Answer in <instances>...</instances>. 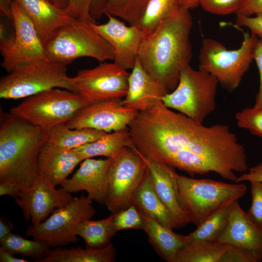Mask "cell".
<instances>
[{
  "mask_svg": "<svg viewBox=\"0 0 262 262\" xmlns=\"http://www.w3.org/2000/svg\"><path fill=\"white\" fill-rule=\"evenodd\" d=\"M129 130L135 147L147 159L191 176L213 172L234 182V172L248 170L245 148L228 126H204L162 102L139 112Z\"/></svg>",
  "mask_w": 262,
  "mask_h": 262,
  "instance_id": "1",
  "label": "cell"
},
{
  "mask_svg": "<svg viewBox=\"0 0 262 262\" xmlns=\"http://www.w3.org/2000/svg\"><path fill=\"white\" fill-rule=\"evenodd\" d=\"M190 10L180 5L144 37L138 60L145 71L169 92L177 86L181 71L192 58Z\"/></svg>",
  "mask_w": 262,
  "mask_h": 262,
  "instance_id": "2",
  "label": "cell"
},
{
  "mask_svg": "<svg viewBox=\"0 0 262 262\" xmlns=\"http://www.w3.org/2000/svg\"><path fill=\"white\" fill-rule=\"evenodd\" d=\"M48 137L45 129L1 110L0 182L10 183L20 192L29 188L39 175V154Z\"/></svg>",
  "mask_w": 262,
  "mask_h": 262,
  "instance_id": "3",
  "label": "cell"
},
{
  "mask_svg": "<svg viewBox=\"0 0 262 262\" xmlns=\"http://www.w3.org/2000/svg\"><path fill=\"white\" fill-rule=\"evenodd\" d=\"M176 182L180 205L196 227L217 210L238 201L247 191L243 183L196 179L177 173Z\"/></svg>",
  "mask_w": 262,
  "mask_h": 262,
  "instance_id": "4",
  "label": "cell"
},
{
  "mask_svg": "<svg viewBox=\"0 0 262 262\" xmlns=\"http://www.w3.org/2000/svg\"><path fill=\"white\" fill-rule=\"evenodd\" d=\"M48 60L68 65L80 57L99 62L114 60L109 43L91 27L90 23L76 20L55 31L44 43Z\"/></svg>",
  "mask_w": 262,
  "mask_h": 262,
  "instance_id": "5",
  "label": "cell"
},
{
  "mask_svg": "<svg viewBox=\"0 0 262 262\" xmlns=\"http://www.w3.org/2000/svg\"><path fill=\"white\" fill-rule=\"evenodd\" d=\"M258 39L251 33H244L241 46L229 50L214 39L204 38L199 51V69L211 74L224 89L233 92L254 60Z\"/></svg>",
  "mask_w": 262,
  "mask_h": 262,
  "instance_id": "6",
  "label": "cell"
},
{
  "mask_svg": "<svg viewBox=\"0 0 262 262\" xmlns=\"http://www.w3.org/2000/svg\"><path fill=\"white\" fill-rule=\"evenodd\" d=\"M66 65L41 59L15 67L0 80V98H26L54 88L74 92L73 77L67 74Z\"/></svg>",
  "mask_w": 262,
  "mask_h": 262,
  "instance_id": "7",
  "label": "cell"
},
{
  "mask_svg": "<svg viewBox=\"0 0 262 262\" xmlns=\"http://www.w3.org/2000/svg\"><path fill=\"white\" fill-rule=\"evenodd\" d=\"M219 82L212 75L190 65L180 72L176 87L162 99L163 104L202 123L216 109Z\"/></svg>",
  "mask_w": 262,
  "mask_h": 262,
  "instance_id": "8",
  "label": "cell"
},
{
  "mask_svg": "<svg viewBox=\"0 0 262 262\" xmlns=\"http://www.w3.org/2000/svg\"><path fill=\"white\" fill-rule=\"evenodd\" d=\"M89 103L79 94L60 88L28 97L10 112L47 131L66 123Z\"/></svg>",
  "mask_w": 262,
  "mask_h": 262,
  "instance_id": "9",
  "label": "cell"
},
{
  "mask_svg": "<svg viewBox=\"0 0 262 262\" xmlns=\"http://www.w3.org/2000/svg\"><path fill=\"white\" fill-rule=\"evenodd\" d=\"M13 30L9 32L5 23L0 24L1 66L10 72L16 66L38 60L48 59L44 44L34 25L16 2L12 4Z\"/></svg>",
  "mask_w": 262,
  "mask_h": 262,
  "instance_id": "10",
  "label": "cell"
},
{
  "mask_svg": "<svg viewBox=\"0 0 262 262\" xmlns=\"http://www.w3.org/2000/svg\"><path fill=\"white\" fill-rule=\"evenodd\" d=\"M96 213L92 200L82 195L56 209L39 224L29 226L26 233L34 239L46 242L52 247L75 243L79 240L75 232L77 225L82 221L91 219Z\"/></svg>",
  "mask_w": 262,
  "mask_h": 262,
  "instance_id": "11",
  "label": "cell"
},
{
  "mask_svg": "<svg viewBox=\"0 0 262 262\" xmlns=\"http://www.w3.org/2000/svg\"><path fill=\"white\" fill-rule=\"evenodd\" d=\"M148 169L147 160L137 150L126 147L112 159L108 172V191L105 205L111 213L123 210Z\"/></svg>",
  "mask_w": 262,
  "mask_h": 262,
  "instance_id": "12",
  "label": "cell"
},
{
  "mask_svg": "<svg viewBox=\"0 0 262 262\" xmlns=\"http://www.w3.org/2000/svg\"><path fill=\"white\" fill-rule=\"evenodd\" d=\"M130 73L114 62L81 70L73 77L74 92L89 104L124 98Z\"/></svg>",
  "mask_w": 262,
  "mask_h": 262,
  "instance_id": "13",
  "label": "cell"
},
{
  "mask_svg": "<svg viewBox=\"0 0 262 262\" xmlns=\"http://www.w3.org/2000/svg\"><path fill=\"white\" fill-rule=\"evenodd\" d=\"M138 113L124 106L122 98H116L82 108L66 124L70 129L90 128L111 132L128 129Z\"/></svg>",
  "mask_w": 262,
  "mask_h": 262,
  "instance_id": "14",
  "label": "cell"
},
{
  "mask_svg": "<svg viewBox=\"0 0 262 262\" xmlns=\"http://www.w3.org/2000/svg\"><path fill=\"white\" fill-rule=\"evenodd\" d=\"M46 177L40 174L31 186L21 192L16 202L22 209L25 219L33 225L44 221L57 208L74 197L62 187L56 189Z\"/></svg>",
  "mask_w": 262,
  "mask_h": 262,
  "instance_id": "15",
  "label": "cell"
},
{
  "mask_svg": "<svg viewBox=\"0 0 262 262\" xmlns=\"http://www.w3.org/2000/svg\"><path fill=\"white\" fill-rule=\"evenodd\" d=\"M108 21L102 24L90 23L92 28L112 46L114 62L126 69H132L138 59L144 35L138 26L126 25L118 17L107 13Z\"/></svg>",
  "mask_w": 262,
  "mask_h": 262,
  "instance_id": "16",
  "label": "cell"
},
{
  "mask_svg": "<svg viewBox=\"0 0 262 262\" xmlns=\"http://www.w3.org/2000/svg\"><path fill=\"white\" fill-rule=\"evenodd\" d=\"M112 159L88 158L82 161L80 167L61 186L67 192L85 191L92 201L105 204L108 191V172Z\"/></svg>",
  "mask_w": 262,
  "mask_h": 262,
  "instance_id": "17",
  "label": "cell"
},
{
  "mask_svg": "<svg viewBox=\"0 0 262 262\" xmlns=\"http://www.w3.org/2000/svg\"><path fill=\"white\" fill-rule=\"evenodd\" d=\"M216 242L248 249L262 260V229L251 221L238 201L230 206L228 224Z\"/></svg>",
  "mask_w": 262,
  "mask_h": 262,
  "instance_id": "18",
  "label": "cell"
},
{
  "mask_svg": "<svg viewBox=\"0 0 262 262\" xmlns=\"http://www.w3.org/2000/svg\"><path fill=\"white\" fill-rule=\"evenodd\" d=\"M128 79L127 94L122 99L124 106L142 112L162 102L170 92L150 76L143 68L138 59Z\"/></svg>",
  "mask_w": 262,
  "mask_h": 262,
  "instance_id": "19",
  "label": "cell"
},
{
  "mask_svg": "<svg viewBox=\"0 0 262 262\" xmlns=\"http://www.w3.org/2000/svg\"><path fill=\"white\" fill-rule=\"evenodd\" d=\"M147 164L154 188L161 201L170 213L175 229L181 228L190 223L188 215L179 202L177 173L172 167L162 163L147 160Z\"/></svg>",
  "mask_w": 262,
  "mask_h": 262,
  "instance_id": "20",
  "label": "cell"
},
{
  "mask_svg": "<svg viewBox=\"0 0 262 262\" xmlns=\"http://www.w3.org/2000/svg\"><path fill=\"white\" fill-rule=\"evenodd\" d=\"M82 161L74 150L62 149L47 141L39 154V172L55 186L61 185Z\"/></svg>",
  "mask_w": 262,
  "mask_h": 262,
  "instance_id": "21",
  "label": "cell"
},
{
  "mask_svg": "<svg viewBox=\"0 0 262 262\" xmlns=\"http://www.w3.org/2000/svg\"><path fill=\"white\" fill-rule=\"evenodd\" d=\"M13 1L23 9L31 19L43 44L56 29L77 20L66 9L56 6L49 0Z\"/></svg>",
  "mask_w": 262,
  "mask_h": 262,
  "instance_id": "22",
  "label": "cell"
},
{
  "mask_svg": "<svg viewBox=\"0 0 262 262\" xmlns=\"http://www.w3.org/2000/svg\"><path fill=\"white\" fill-rule=\"evenodd\" d=\"M131 203L142 213L162 225L174 229L172 216L158 196L147 169L142 181L135 191Z\"/></svg>",
  "mask_w": 262,
  "mask_h": 262,
  "instance_id": "23",
  "label": "cell"
},
{
  "mask_svg": "<svg viewBox=\"0 0 262 262\" xmlns=\"http://www.w3.org/2000/svg\"><path fill=\"white\" fill-rule=\"evenodd\" d=\"M141 213L144 219L143 230L147 234L149 243L164 261L175 262L178 252L186 245L185 235L177 234L172 229Z\"/></svg>",
  "mask_w": 262,
  "mask_h": 262,
  "instance_id": "24",
  "label": "cell"
},
{
  "mask_svg": "<svg viewBox=\"0 0 262 262\" xmlns=\"http://www.w3.org/2000/svg\"><path fill=\"white\" fill-rule=\"evenodd\" d=\"M126 147L137 149L131 140L129 128L106 133L98 139L73 150L83 161L96 156L114 159Z\"/></svg>",
  "mask_w": 262,
  "mask_h": 262,
  "instance_id": "25",
  "label": "cell"
},
{
  "mask_svg": "<svg viewBox=\"0 0 262 262\" xmlns=\"http://www.w3.org/2000/svg\"><path fill=\"white\" fill-rule=\"evenodd\" d=\"M115 257L113 244L100 249L76 248L51 250L44 258L36 262H112Z\"/></svg>",
  "mask_w": 262,
  "mask_h": 262,
  "instance_id": "26",
  "label": "cell"
},
{
  "mask_svg": "<svg viewBox=\"0 0 262 262\" xmlns=\"http://www.w3.org/2000/svg\"><path fill=\"white\" fill-rule=\"evenodd\" d=\"M48 132V142L68 150L76 149L94 141L108 133L90 128L70 129L66 123L58 125Z\"/></svg>",
  "mask_w": 262,
  "mask_h": 262,
  "instance_id": "27",
  "label": "cell"
},
{
  "mask_svg": "<svg viewBox=\"0 0 262 262\" xmlns=\"http://www.w3.org/2000/svg\"><path fill=\"white\" fill-rule=\"evenodd\" d=\"M229 246L217 242L194 241L179 250L175 262H220Z\"/></svg>",
  "mask_w": 262,
  "mask_h": 262,
  "instance_id": "28",
  "label": "cell"
},
{
  "mask_svg": "<svg viewBox=\"0 0 262 262\" xmlns=\"http://www.w3.org/2000/svg\"><path fill=\"white\" fill-rule=\"evenodd\" d=\"M113 214L98 220H85L80 222L76 229L77 235L85 241L86 247L100 249L109 244L113 237L111 231V224Z\"/></svg>",
  "mask_w": 262,
  "mask_h": 262,
  "instance_id": "29",
  "label": "cell"
},
{
  "mask_svg": "<svg viewBox=\"0 0 262 262\" xmlns=\"http://www.w3.org/2000/svg\"><path fill=\"white\" fill-rule=\"evenodd\" d=\"M230 206L222 208L206 218L197 228L188 235H185L186 245L196 241L216 242L226 227Z\"/></svg>",
  "mask_w": 262,
  "mask_h": 262,
  "instance_id": "30",
  "label": "cell"
},
{
  "mask_svg": "<svg viewBox=\"0 0 262 262\" xmlns=\"http://www.w3.org/2000/svg\"><path fill=\"white\" fill-rule=\"evenodd\" d=\"M0 246L14 254H20L35 259V262L45 258L50 250L46 242L29 240L12 233L0 240Z\"/></svg>",
  "mask_w": 262,
  "mask_h": 262,
  "instance_id": "31",
  "label": "cell"
},
{
  "mask_svg": "<svg viewBox=\"0 0 262 262\" xmlns=\"http://www.w3.org/2000/svg\"><path fill=\"white\" fill-rule=\"evenodd\" d=\"M180 0H149L140 28L144 37L151 33L159 24L170 15L180 5Z\"/></svg>",
  "mask_w": 262,
  "mask_h": 262,
  "instance_id": "32",
  "label": "cell"
},
{
  "mask_svg": "<svg viewBox=\"0 0 262 262\" xmlns=\"http://www.w3.org/2000/svg\"><path fill=\"white\" fill-rule=\"evenodd\" d=\"M149 0H109L106 13L120 18L130 25L140 27L144 13Z\"/></svg>",
  "mask_w": 262,
  "mask_h": 262,
  "instance_id": "33",
  "label": "cell"
},
{
  "mask_svg": "<svg viewBox=\"0 0 262 262\" xmlns=\"http://www.w3.org/2000/svg\"><path fill=\"white\" fill-rule=\"evenodd\" d=\"M113 214L111 224V231L114 236L122 230L143 229L144 219L143 215L134 204Z\"/></svg>",
  "mask_w": 262,
  "mask_h": 262,
  "instance_id": "34",
  "label": "cell"
},
{
  "mask_svg": "<svg viewBox=\"0 0 262 262\" xmlns=\"http://www.w3.org/2000/svg\"><path fill=\"white\" fill-rule=\"evenodd\" d=\"M239 128L247 130L253 135L262 137V106L246 108L235 115Z\"/></svg>",
  "mask_w": 262,
  "mask_h": 262,
  "instance_id": "35",
  "label": "cell"
},
{
  "mask_svg": "<svg viewBox=\"0 0 262 262\" xmlns=\"http://www.w3.org/2000/svg\"><path fill=\"white\" fill-rule=\"evenodd\" d=\"M244 0H200L199 4L205 11L217 15H227L237 12Z\"/></svg>",
  "mask_w": 262,
  "mask_h": 262,
  "instance_id": "36",
  "label": "cell"
},
{
  "mask_svg": "<svg viewBox=\"0 0 262 262\" xmlns=\"http://www.w3.org/2000/svg\"><path fill=\"white\" fill-rule=\"evenodd\" d=\"M250 183L252 201L246 213L251 221L262 229V182L252 181Z\"/></svg>",
  "mask_w": 262,
  "mask_h": 262,
  "instance_id": "37",
  "label": "cell"
},
{
  "mask_svg": "<svg viewBox=\"0 0 262 262\" xmlns=\"http://www.w3.org/2000/svg\"><path fill=\"white\" fill-rule=\"evenodd\" d=\"M66 10L74 18L88 23H96L90 16L91 0H67Z\"/></svg>",
  "mask_w": 262,
  "mask_h": 262,
  "instance_id": "38",
  "label": "cell"
},
{
  "mask_svg": "<svg viewBox=\"0 0 262 262\" xmlns=\"http://www.w3.org/2000/svg\"><path fill=\"white\" fill-rule=\"evenodd\" d=\"M259 257L253 252L239 246H230L220 262H260Z\"/></svg>",
  "mask_w": 262,
  "mask_h": 262,
  "instance_id": "39",
  "label": "cell"
},
{
  "mask_svg": "<svg viewBox=\"0 0 262 262\" xmlns=\"http://www.w3.org/2000/svg\"><path fill=\"white\" fill-rule=\"evenodd\" d=\"M255 15L254 17L236 15V24L247 27L252 33L262 39V13Z\"/></svg>",
  "mask_w": 262,
  "mask_h": 262,
  "instance_id": "40",
  "label": "cell"
},
{
  "mask_svg": "<svg viewBox=\"0 0 262 262\" xmlns=\"http://www.w3.org/2000/svg\"><path fill=\"white\" fill-rule=\"evenodd\" d=\"M254 60L256 62L259 73L260 82L254 106H262V39H258L254 51Z\"/></svg>",
  "mask_w": 262,
  "mask_h": 262,
  "instance_id": "41",
  "label": "cell"
},
{
  "mask_svg": "<svg viewBox=\"0 0 262 262\" xmlns=\"http://www.w3.org/2000/svg\"><path fill=\"white\" fill-rule=\"evenodd\" d=\"M262 13V0H244L236 15L250 16Z\"/></svg>",
  "mask_w": 262,
  "mask_h": 262,
  "instance_id": "42",
  "label": "cell"
},
{
  "mask_svg": "<svg viewBox=\"0 0 262 262\" xmlns=\"http://www.w3.org/2000/svg\"><path fill=\"white\" fill-rule=\"evenodd\" d=\"M252 181L262 182V162L255 166L248 169L247 173H244L237 177L235 183H241L243 181Z\"/></svg>",
  "mask_w": 262,
  "mask_h": 262,
  "instance_id": "43",
  "label": "cell"
},
{
  "mask_svg": "<svg viewBox=\"0 0 262 262\" xmlns=\"http://www.w3.org/2000/svg\"><path fill=\"white\" fill-rule=\"evenodd\" d=\"M109 0H91L90 14L95 20L99 19L106 12Z\"/></svg>",
  "mask_w": 262,
  "mask_h": 262,
  "instance_id": "44",
  "label": "cell"
},
{
  "mask_svg": "<svg viewBox=\"0 0 262 262\" xmlns=\"http://www.w3.org/2000/svg\"><path fill=\"white\" fill-rule=\"evenodd\" d=\"M21 192L12 184L7 182H0V196L7 195L17 198Z\"/></svg>",
  "mask_w": 262,
  "mask_h": 262,
  "instance_id": "45",
  "label": "cell"
},
{
  "mask_svg": "<svg viewBox=\"0 0 262 262\" xmlns=\"http://www.w3.org/2000/svg\"><path fill=\"white\" fill-rule=\"evenodd\" d=\"M12 252L0 246V262H28L29 261L22 258H16Z\"/></svg>",
  "mask_w": 262,
  "mask_h": 262,
  "instance_id": "46",
  "label": "cell"
},
{
  "mask_svg": "<svg viewBox=\"0 0 262 262\" xmlns=\"http://www.w3.org/2000/svg\"><path fill=\"white\" fill-rule=\"evenodd\" d=\"M14 229L12 224L6 218H0V240L8 235Z\"/></svg>",
  "mask_w": 262,
  "mask_h": 262,
  "instance_id": "47",
  "label": "cell"
},
{
  "mask_svg": "<svg viewBox=\"0 0 262 262\" xmlns=\"http://www.w3.org/2000/svg\"><path fill=\"white\" fill-rule=\"evenodd\" d=\"M13 0H0V11L2 15L12 20V4Z\"/></svg>",
  "mask_w": 262,
  "mask_h": 262,
  "instance_id": "48",
  "label": "cell"
},
{
  "mask_svg": "<svg viewBox=\"0 0 262 262\" xmlns=\"http://www.w3.org/2000/svg\"><path fill=\"white\" fill-rule=\"evenodd\" d=\"M199 1L200 0H180V5L190 10L198 6Z\"/></svg>",
  "mask_w": 262,
  "mask_h": 262,
  "instance_id": "49",
  "label": "cell"
},
{
  "mask_svg": "<svg viewBox=\"0 0 262 262\" xmlns=\"http://www.w3.org/2000/svg\"><path fill=\"white\" fill-rule=\"evenodd\" d=\"M56 6L62 8L66 9L67 5V0H49Z\"/></svg>",
  "mask_w": 262,
  "mask_h": 262,
  "instance_id": "50",
  "label": "cell"
}]
</instances>
